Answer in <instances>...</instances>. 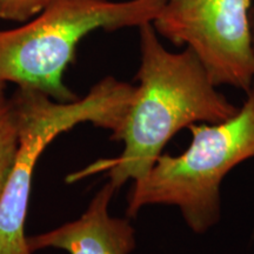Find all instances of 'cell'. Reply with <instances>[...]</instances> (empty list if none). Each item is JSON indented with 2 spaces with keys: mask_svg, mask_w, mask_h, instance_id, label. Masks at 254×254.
Here are the masks:
<instances>
[{
  "mask_svg": "<svg viewBox=\"0 0 254 254\" xmlns=\"http://www.w3.org/2000/svg\"><path fill=\"white\" fill-rule=\"evenodd\" d=\"M252 244H253V249H254V228H253V232H252Z\"/></svg>",
  "mask_w": 254,
  "mask_h": 254,
  "instance_id": "obj_11",
  "label": "cell"
},
{
  "mask_svg": "<svg viewBox=\"0 0 254 254\" xmlns=\"http://www.w3.org/2000/svg\"><path fill=\"white\" fill-rule=\"evenodd\" d=\"M167 0H57L26 24L0 30V82L43 92L60 103L78 99L64 82L79 43L98 30L153 23Z\"/></svg>",
  "mask_w": 254,
  "mask_h": 254,
  "instance_id": "obj_2",
  "label": "cell"
},
{
  "mask_svg": "<svg viewBox=\"0 0 254 254\" xmlns=\"http://www.w3.org/2000/svg\"><path fill=\"white\" fill-rule=\"evenodd\" d=\"M251 8L252 0H167L152 25L192 50L215 86L247 93L254 84Z\"/></svg>",
  "mask_w": 254,
  "mask_h": 254,
  "instance_id": "obj_5",
  "label": "cell"
},
{
  "mask_svg": "<svg viewBox=\"0 0 254 254\" xmlns=\"http://www.w3.org/2000/svg\"><path fill=\"white\" fill-rule=\"evenodd\" d=\"M226 122L193 124L190 147L179 155L160 154L144 178L133 182L127 215L147 205L179 208L192 232L204 234L221 219L220 187L238 165L254 158V88Z\"/></svg>",
  "mask_w": 254,
  "mask_h": 254,
  "instance_id": "obj_3",
  "label": "cell"
},
{
  "mask_svg": "<svg viewBox=\"0 0 254 254\" xmlns=\"http://www.w3.org/2000/svg\"><path fill=\"white\" fill-rule=\"evenodd\" d=\"M139 30L140 65L134 95L122 132V154L88 166L91 174L109 172L119 190L128 180L144 178L164 147L180 129L193 124H218L239 111L209 78L192 50L170 52L152 23Z\"/></svg>",
  "mask_w": 254,
  "mask_h": 254,
  "instance_id": "obj_1",
  "label": "cell"
},
{
  "mask_svg": "<svg viewBox=\"0 0 254 254\" xmlns=\"http://www.w3.org/2000/svg\"><path fill=\"white\" fill-rule=\"evenodd\" d=\"M6 100V97H5V84H1L0 82V103L1 101Z\"/></svg>",
  "mask_w": 254,
  "mask_h": 254,
  "instance_id": "obj_10",
  "label": "cell"
},
{
  "mask_svg": "<svg viewBox=\"0 0 254 254\" xmlns=\"http://www.w3.org/2000/svg\"><path fill=\"white\" fill-rule=\"evenodd\" d=\"M251 28H252V40L254 47V0H252V8H251ZM252 88H254V84Z\"/></svg>",
  "mask_w": 254,
  "mask_h": 254,
  "instance_id": "obj_9",
  "label": "cell"
},
{
  "mask_svg": "<svg viewBox=\"0 0 254 254\" xmlns=\"http://www.w3.org/2000/svg\"><path fill=\"white\" fill-rule=\"evenodd\" d=\"M135 86L106 77L84 98L60 103L32 88L18 87L8 103L17 122L19 145L5 190L0 198V254H32L25 234L32 176L46 146L80 123L122 132Z\"/></svg>",
  "mask_w": 254,
  "mask_h": 254,
  "instance_id": "obj_4",
  "label": "cell"
},
{
  "mask_svg": "<svg viewBox=\"0 0 254 254\" xmlns=\"http://www.w3.org/2000/svg\"><path fill=\"white\" fill-rule=\"evenodd\" d=\"M19 145L15 117L8 99L0 103V198L13 167Z\"/></svg>",
  "mask_w": 254,
  "mask_h": 254,
  "instance_id": "obj_7",
  "label": "cell"
},
{
  "mask_svg": "<svg viewBox=\"0 0 254 254\" xmlns=\"http://www.w3.org/2000/svg\"><path fill=\"white\" fill-rule=\"evenodd\" d=\"M57 0H0V19L25 23Z\"/></svg>",
  "mask_w": 254,
  "mask_h": 254,
  "instance_id": "obj_8",
  "label": "cell"
},
{
  "mask_svg": "<svg viewBox=\"0 0 254 254\" xmlns=\"http://www.w3.org/2000/svg\"><path fill=\"white\" fill-rule=\"evenodd\" d=\"M117 190L109 180L80 218L46 233L27 237L28 249L32 253L58 249L68 254H131L136 246L134 228L127 219L109 213Z\"/></svg>",
  "mask_w": 254,
  "mask_h": 254,
  "instance_id": "obj_6",
  "label": "cell"
}]
</instances>
